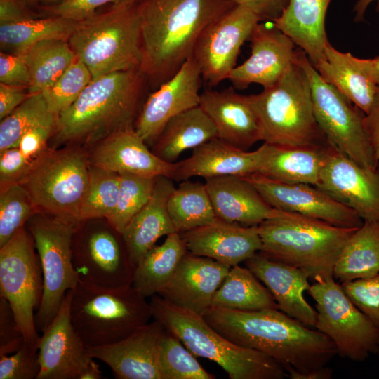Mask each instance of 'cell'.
Listing matches in <instances>:
<instances>
[{"mask_svg": "<svg viewBox=\"0 0 379 379\" xmlns=\"http://www.w3.org/2000/svg\"><path fill=\"white\" fill-rule=\"evenodd\" d=\"M232 343L278 361L291 379H304L338 354L333 343L279 309L239 310L211 307L203 315Z\"/></svg>", "mask_w": 379, "mask_h": 379, "instance_id": "cell-1", "label": "cell"}, {"mask_svg": "<svg viewBox=\"0 0 379 379\" xmlns=\"http://www.w3.org/2000/svg\"><path fill=\"white\" fill-rule=\"evenodd\" d=\"M234 0H141V69L158 88L192 55L211 22Z\"/></svg>", "mask_w": 379, "mask_h": 379, "instance_id": "cell-2", "label": "cell"}, {"mask_svg": "<svg viewBox=\"0 0 379 379\" xmlns=\"http://www.w3.org/2000/svg\"><path fill=\"white\" fill-rule=\"evenodd\" d=\"M145 74L141 68L109 73L92 81L56 119V143H94L133 126Z\"/></svg>", "mask_w": 379, "mask_h": 379, "instance_id": "cell-3", "label": "cell"}, {"mask_svg": "<svg viewBox=\"0 0 379 379\" xmlns=\"http://www.w3.org/2000/svg\"><path fill=\"white\" fill-rule=\"evenodd\" d=\"M258 229L260 253L297 267L315 281L333 277L343 247L357 228L340 227L277 209L276 215L259 224Z\"/></svg>", "mask_w": 379, "mask_h": 379, "instance_id": "cell-4", "label": "cell"}, {"mask_svg": "<svg viewBox=\"0 0 379 379\" xmlns=\"http://www.w3.org/2000/svg\"><path fill=\"white\" fill-rule=\"evenodd\" d=\"M152 317L195 356L216 363L230 379H283L285 368L257 350L238 345L213 328L202 315L178 307L159 295L149 301Z\"/></svg>", "mask_w": 379, "mask_h": 379, "instance_id": "cell-5", "label": "cell"}, {"mask_svg": "<svg viewBox=\"0 0 379 379\" xmlns=\"http://www.w3.org/2000/svg\"><path fill=\"white\" fill-rule=\"evenodd\" d=\"M140 1L116 6L78 22L68 42L92 79L141 68Z\"/></svg>", "mask_w": 379, "mask_h": 379, "instance_id": "cell-6", "label": "cell"}, {"mask_svg": "<svg viewBox=\"0 0 379 379\" xmlns=\"http://www.w3.org/2000/svg\"><path fill=\"white\" fill-rule=\"evenodd\" d=\"M247 97L258 117L264 142L283 146L328 142L317 122L309 81L295 55L277 83Z\"/></svg>", "mask_w": 379, "mask_h": 379, "instance_id": "cell-7", "label": "cell"}, {"mask_svg": "<svg viewBox=\"0 0 379 379\" xmlns=\"http://www.w3.org/2000/svg\"><path fill=\"white\" fill-rule=\"evenodd\" d=\"M70 314L88 347L122 340L152 318L149 302L132 284L104 288L79 282L72 290Z\"/></svg>", "mask_w": 379, "mask_h": 379, "instance_id": "cell-8", "label": "cell"}, {"mask_svg": "<svg viewBox=\"0 0 379 379\" xmlns=\"http://www.w3.org/2000/svg\"><path fill=\"white\" fill-rule=\"evenodd\" d=\"M91 163L77 147L46 149L20 182L28 191L37 212L77 222L86 192Z\"/></svg>", "mask_w": 379, "mask_h": 379, "instance_id": "cell-9", "label": "cell"}, {"mask_svg": "<svg viewBox=\"0 0 379 379\" xmlns=\"http://www.w3.org/2000/svg\"><path fill=\"white\" fill-rule=\"evenodd\" d=\"M79 222L36 212L27 221L43 275V295L35 314L43 333L58 313L67 293L79 283L72 262V239Z\"/></svg>", "mask_w": 379, "mask_h": 379, "instance_id": "cell-10", "label": "cell"}, {"mask_svg": "<svg viewBox=\"0 0 379 379\" xmlns=\"http://www.w3.org/2000/svg\"><path fill=\"white\" fill-rule=\"evenodd\" d=\"M295 59L307 77L317 122L327 141L358 164L374 168V158L364 126L365 113L325 81L300 48Z\"/></svg>", "mask_w": 379, "mask_h": 379, "instance_id": "cell-11", "label": "cell"}, {"mask_svg": "<svg viewBox=\"0 0 379 379\" xmlns=\"http://www.w3.org/2000/svg\"><path fill=\"white\" fill-rule=\"evenodd\" d=\"M307 291L315 302V328L333 343L338 354L363 361L371 354H377L379 330L333 277L317 279Z\"/></svg>", "mask_w": 379, "mask_h": 379, "instance_id": "cell-12", "label": "cell"}, {"mask_svg": "<svg viewBox=\"0 0 379 379\" xmlns=\"http://www.w3.org/2000/svg\"><path fill=\"white\" fill-rule=\"evenodd\" d=\"M34 239L21 227L0 247V297L11 305L25 342L37 345L35 314L43 295V275Z\"/></svg>", "mask_w": 379, "mask_h": 379, "instance_id": "cell-13", "label": "cell"}, {"mask_svg": "<svg viewBox=\"0 0 379 379\" xmlns=\"http://www.w3.org/2000/svg\"><path fill=\"white\" fill-rule=\"evenodd\" d=\"M84 230L81 232L77 225L72 239V262L79 282L104 288L131 285L135 267L122 234L107 221L106 225Z\"/></svg>", "mask_w": 379, "mask_h": 379, "instance_id": "cell-14", "label": "cell"}, {"mask_svg": "<svg viewBox=\"0 0 379 379\" xmlns=\"http://www.w3.org/2000/svg\"><path fill=\"white\" fill-rule=\"evenodd\" d=\"M261 22L251 10L236 4L207 26L200 34L193 51L202 79L211 86L227 79L243 44Z\"/></svg>", "mask_w": 379, "mask_h": 379, "instance_id": "cell-15", "label": "cell"}, {"mask_svg": "<svg viewBox=\"0 0 379 379\" xmlns=\"http://www.w3.org/2000/svg\"><path fill=\"white\" fill-rule=\"evenodd\" d=\"M316 187L363 221L379 222V162L374 168L362 166L328 142Z\"/></svg>", "mask_w": 379, "mask_h": 379, "instance_id": "cell-16", "label": "cell"}, {"mask_svg": "<svg viewBox=\"0 0 379 379\" xmlns=\"http://www.w3.org/2000/svg\"><path fill=\"white\" fill-rule=\"evenodd\" d=\"M246 178L273 208L344 228H359L363 220L351 208L316 186L287 183L255 173Z\"/></svg>", "mask_w": 379, "mask_h": 379, "instance_id": "cell-17", "label": "cell"}, {"mask_svg": "<svg viewBox=\"0 0 379 379\" xmlns=\"http://www.w3.org/2000/svg\"><path fill=\"white\" fill-rule=\"evenodd\" d=\"M202 76L193 55L146 100L135 127L147 144L153 145L168 121L199 105Z\"/></svg>", "mask_w": 379, "mask_h": 379, "instance_id": "cell-18", "label": "cell"}, {"mask_svg": "<svg viewBox=\"0 0 379 379\" xmlns=\"http://www.w3.org/2000/svg\"><path fill=\"white\" fill-rule=\"evenodd\" d=\"M251 55L236 66L227 79L235 89L243 90L252 84L263 88L277 83L294 62L295 44L271 22H260L249 39Z\"/></svg>", "mask_w": 379, "mask_h": 379, "instance_id": "cell-19", "label": "cell"}, {"mask_svg": "<svg viewBox=\"0 0 379 379\" xmlns=\"http://www.w3.org/2000/svg\"><path fill=\"white\" fill-rule=\"evenodd\" d=\"M72 290L68 291L55 317L38 343L40 372L37 379H79L93 359L75 331L70 314Z\"/></svg>", "mask_w": 379, "mask_h": 379, "instance_id": "cell-20", "label": "cell"}, {"mask_svg": "<svg viewBox=\"0 0 379 379\" xmlns=\"http://www.w3.org/2000/svg\"><path fill=\"white\" fill-rule=\"evenodd\" d=\"M164 326L149 322L116 343L88 348L91 356L105 363L119 379H161L159 350Z\"/></svg>", "mask_w": 379, "mask_h": 379, "instance_id": "cell-21", "label": "cell"}, {"mask_svg": "<svg viewBox=\"0 0 379 379\" xmlns=\"http://www.w3.org/2000/svg\"><path fill=\"white\" fill-rule=\"evenodd\" d=\"M231 267L187 251L169 282L157 295L203 316L211 307L213 296Z\"/></svg>", "mask_w": 379, "mask_h": 379, "instance_id": "cell-22", "label": "cell"}, {"mask_svg": "<svg viewBox=\"0 0 379 379\" xmlns=\"http://www.w3.org/2000/svg\"><path fill=\"white\" fill-rule=\"evenodd\" d=\"M91 164L117 173L173 180L175 163H168L150 151L133 126L109 134L93 148Z\"/></svg>", "mask_w": 379, "mask_h": 379, "instance_id": "cell-23", "label": "cell"}, {"mask_svg": "<svg viewBox=\"0 0 379 379\" xmlns=\"http://www.w3.org/2000/svg\"><path fill=\"white\" fill-rule=\"evenodd\" d=\"M180 234L188 252L230 267L245 262L262 249L258 225L246 226L217 218Z\"/></svg>", "mask_w": 379, "mask_h": 379, "instance_id": "cell-24", "label": "cell"}, {"mask_svg": "<svg viewBox=\"0 0 379 379\" xmlns=\"http://www.w3.org/2000/svg\"><path fill=\"white\" fill-rule=\"evenodd\" d=\"M269 144L254 151L244 150L218 138L193 149L191 156L175 162L173 180H187L194 176L205 179L225 175L246 176L258 173L267 155Z\"/></svg>", "mask_w": 379, "mask_h": 379, "instance_id": "cell-25", "label": "cell"}, {"mask_svg": "<svg viewBox=\"0 0 379 379\" xmlns=\"http://www.w3.org/2000/svg\"><path fill=\"white\" fill-rule=\"evenodd\" d=\"M255 276L267 288L279 310L308 327H315L317 311L303 293L310 284L302 270L270 259L260 252L245 261Z\"/></svg>", "mask_w": 379, "mask_h": 379, "instance_id": "cell-26", "label": "cell"}, {"mask_svg": "<svg viewBox=\"0 0 379 379\" xmlns=\"http://www.w3.org/2000/svg\"><path fill=\"white\" fill-rule=\"evenodd\" d=\"M199 105L214 124L218 138L244 150L262 141L254 109L247 95L237 93L233 86L204 91Z\"/></svg>", "mask_w": 379, "mask_h": 379, "instance_id": "cell-27", "label": "cell"}, {"mask_svg": "<svg viewBox=\"0 0 379 379\" xmlns=\"http://www.w3.org/2000/svg\"><path fill=\"white\" fill-rule=\"evenodd\" d=\"M204 185L219 219L253 226L277 213V209L244 176L208 178L205 179Z\"/></svg>", "mask_w": 379, "mask_h": 379, "instance_id": "cell-28", "label": "cell"}, {"mask_svg": "<svg viewBox=\"0 0 379 379\" xmlns=\"http://www.w3.org/2000/svg\"><path fill=\"white\" fill-rule=\"evenodd\" d=\"M172 180L165 176L157 177L149 200L121 233L135 268L160 237L177 232L167 208L168 198L175 188Z\"/></svg>", "mask_w": 379, "mask_h": 379, "instance_id": "cell-29", "label": "cell"}, {"mask_svg": "<svg viewBox=\"0 0 379 379\" xmlns=\"http://www.w3.org/2000/svg\"><path fill=\"white\" fill-rule=\"evenodd\" d=\"M331 0H290L281 15L272 22L288 36L314 67L324 58L328 41L326 11Z\"/></svg>", "mask_w": 379, "mask_h": 379, "instance_id": "cell-30", "label": "cell"}, {"mask_svg": "<svg viewBox=\"0 0 379 379\" xmlns=\"http://www.w3.org/2000/svg\"><path fill=\"white\" fill-rule=\"evenodd\" d=\"M314 67L325 81L355 106L365 114L368 112L378 86L364 67L361 58L350 52H341L328 41L324 58Z\"/></svg>", "mask_w": 379, "mask_h": 379, "instance_id": "cell-31", "label": "cell"}, {"mask_svg": "<svg viewBox=\"0 0 379 379\" xmlns=\"http://www.w3.org/2000/svg\"><path fill=\"white\" fill-rule=\"evenodd\" d=\"M328 143L305 146L268 143V152L258 173L283 182L316 186L324 163Z\"/></svg>", "mask_w": 379, "mask_h": 379, "instance_id": "cell-32", "label": "cell"}, {"mask_svg": "<svg viewBox=\"0 0 379 379\" xmlns=\"http://www.w3.org/2000/svg\"><path fill=\"white\" fill-rule=\"evenodd\" d=\"M218 138L215 126L199 105L172 117L153 144L152 152L168 163L180 154Z\"/></svg>", "mask_w": 379, "mask_h": 379, "instance_id": "cell-33", "label": "cell"}, {"mask_svg": "<svg viewBox=\"0 0 379 379\" xmlns=\"http://www.w3.org/2000/svg\"><path fill=\"white\" fill-rule=\"evenodd\" d=\"M187 252L180 233L167 235L165 241L154 246L135 267L132 286L146 298L157 295L169 282Z\"/></svg>", "mask_w": 379, "mask_h": 379, "instance_id": "cell-34", "label": "cell"}, {"mask_svg": "<svg viewBox=\"0 0 379 379\" xmlns=\"http://www.w3.org/2000/svg\"><path fill=\"white\" fill-rule=\"evenodd\" d=\"M379 273V222L364 221L351 235L334 266L340 284Z\"/></svg>", "mask_w": 379, "mask_h": 379, "instance_id": "cell-35", "label": "cell"}, {"mask_svg": "<svg viewBox=\"0 0 379 379\" xmlns=\"http://www.w3.org/2000/svg\"><path fill=\"white\" fill-rule=\"evenodd\" d=\"M18 55L30 74V94L41 93L51 86L76 60L68 41L45 39L36 42Z\"/></svg>", "mask_w": 379, "mask_h": 379, "instance_id": "cell-36", "label": "cell"}, {"mask_svg": "<svg viewBox=\"0 0 379 379\" xmlns=\"http://www.w3.org/2000/svg\"><path fill=\"white\" fill-rule=\"evenodd\" d=\"M211 307L239 310L279 309L272 295L248 268L232 267L215 292Z\"/></svg>", "mask_w": 379, "mask_h": 379, "instance_id": "cell-37", "label": "cell"}, {"mask_svg": "<svg viewBox=\"0 0 379 379\" xmlns=\"http://www.w3.org/2000/svg\"><path fill=\"white\" fill-rule=\"evenodd\" d=\"M167 208L178 233L208 225L218 218L205 185L199 182L183 180L171 194Z\"/></svg>", "mask_w": 379, "mask_h": 379, "instance_id": "cell-38", "label": "cell"}, {"mask_svg": "<svg viewBox=\"0 0 379 379\" xmlns=\"http://www.w3.org/2000/svg\"><path fill=\"white\" fill-rule=\"evenodd\" d=\"M78 22L59 16L0 25V46L7 53L19 55L45 39L68 41Z\"/></svg>", "mask_w": 379, "mask_h": 379, "instance_id": "cell-39", "label": "cell"}, {"mask_svg": "<svg viewBox=\"0 0 379 379\" xmlns=\"http://www.w3.org/2000/svg\"><path fill=\"white\" fill-rule=\"evenodd\" d=\"M56 119L41 93L30 94L1 120L0 152L17 147L22 135L30 128L42 124H55Z\"/></svg>", "mask_w": 379, "mask_h": 379, "instance_id": "cell-40", "label": "cell"}, {"mask_svg": "<svg viewBox=\"0 0 379 379\" xmlns=\"http://www.w3.org/2000/svg\"><path fill=\"white\" fill-rule=\"evenodd\" d=\"M120 175L91 164L88 186L80 205V221L107 218L119 194Z\"/></svg>", "mask_w": 379, "mask_h": 379, "instance_id": "cell-41", "label": "cell"}, {"mask_svg": "<svg viewBox=\"0 0 379 379\" xmlns=\"http://www.w3.org/2000/svg\"><path fill=\"white\" fill-rule=\"evenodd\" d=\"M175 335L165 329L159 350L161 379H214Z\"/></svg>", "mask_w": 379, "mask_h": 379, "instance_id": "cell-42", "label": "cell"}, {"mask_svg": "<svg viewBox=\"0 0 379 379\" xmlns=\"http://www.w3.org/2000/svg\"><path fill=\"white\" fill-rule=\"evenodd\" d=\"M120 175V188L117 204L105 219L121 234L132 218L149 200L157 177L130 173Z\"/></svg>", "mask_w": 379, "mask_h": 379, "instance_id": "cell-43", "label": "cell"}, {"mask_svg": "<svg viewBox=\"0 0 379 379\" xmlns=\"http://www.w3.org/2000/svg\"><path fill=\"white\" fill-rule=\"evenodd\" d=\"M37 212L32 199L20 183L0 190V247Z\"/></svg>", "mask_w": 379, "mask_h": 379, "instance_id": "cell-44", "label": "cell"}, {"mask_svg": "<svg viewBox=\"0 0 379 379\" xmlns=\"http://www.w3.org/2000/svg\"><path fill=\"white\" fill-rule=\"evenodd\" d=\"M91 81L88 68L76 59L51 86L41 93L50 110L58 117L74 102Z\"/></svg>", "mask_w": 379, "mask_h": 379, "instance_id": "cell-45", "label": "cell"}, {"mask_svg": "<svg viewBox=\"0 0 379 379\" xmlns=\"http://www.w3.org/2000/svg\"><path fill=\"white\" fill-rule=\"evenodd\" d=\"M40 369L37 345L24 342L13 353L0 356V379H37Z\"/></svg>", "mask_w": 379, "mask_h": 379, "instance_id": "cell-46", "label": "cell"}, {"mask_svg": "<svg viewBox=\"0 0 379 379\" xmlns=\"http://www.w3.org/2000/svg\"><path fill=\"white\" fill-rule=\"evenodd\" d=\"M341 286L351 301L379 330V273Z\"/></svg>", "mask_w": 379, "mask_h": 379, "instance_id": "cell-47", "label": "cell"}, {"mask_svg": "<svg viewBox=\"0 0 379 379\" xmlns=\"http://www.w3.org/2000/svg\"><path fill=\"white\" fill-rule=\"evenodd\" d=\"M140 0H65L46 6L47 13L80 22L98 14V9L110 5L112 8Z\"/></svg>", "mask_w": 379, "mask_h": 379, "instance_id": "cell-48", "label": "cell"}, {"mask_svg": "<svg viewBox=\"0 0 379 379\" xmlns=\"http://www.w3.org/2000/svg\"><path fill=\"white\" fill-rule=\"evenodd\" d=\"M33 161L27 159L17 147L0 152V189L20 183L29 172Z\"/></svg>", "mask_w": 379, "mask_h": 379, "instance_id": "cell-49", "label": "cell"}, {"mask_svg": "<svg viewBox=\"0 0 379 379\" xmlns=\"http://www.w3.org/2000/svg\"><path fill=\"white\" fill-rule=\"evenodd\" d=\"M24 342L23 333L11 305L0 297V356L13 353Z\"/></svg>", "mask_w": 379, "mask_h": 379, "instance_id": "cell-50", "label": "cell"}, {"mask_svg": "<svg viewBox=\"0 0 379 379\" xmlns=\"http://www.w3.org/2000/svg\"><path fill=\"white\" fill-rule=\"evenodd\" d=\"M30 81L29 69L21 56L1 52L0 83L28 88Z\"/></svg>", "mask_w": 379, "mask_h": 379, "instance_id": "cell-51", "label": "cell"}, {"mask_svg": "<svg viewBox=\"0 0 379 379\" xmlns=\"http://www.w3.org/2000/svg\"><path fill=\"white\" fill-rule=\"evenodd\" d=\"M55 124H42L28 130L20 138L17 147L29 159L34 160L46 147Z\"/></svg>", "mask_w": 379, "mask_h": 379, "instance_id": "cell-52", "label": "cell"}, {"mask_svg": "<svg viewBox=\"0 0 379 379\" xmlns=\"http://www.w3.org/2000/svg\"><path fill=\"white\" fill-rule=\"evenodd\" d=\"M290 0H234L236 4L247 7L262 20L274 21L287 7Z\"/></svg>", "mask_w": 379, "mask_h": 379, "instance_id": "cell-53", "label": "cell"}, {"mask_svg": "<svg viewBox=\"0 0 379 379\" xmlns=\"http://www.w3.org/2000/svg\"><path fill=\"white\" fill-rule=\"evenodd\" d=\"M37 18L20 0H0V25L15 23Z\"/></svg>", "mask_w": 379, "mask_h": 379, "instance_id": "cell-54", "label": "cell"}, {"mask_svg": "<svg viewBox=\"0 0 379 379\" xmlns=\"http://www.w3.org/2000/svg\"><path fill=\"white\" fill-rule=\"evenodd\" d=\"M22 86L0 83V119H3L22 104L30 95Z\"/></svg>", "mask_w": 379, "mask_h": 379, "instance_id": "cell-55", "label": "cell"}, {"mask_svg": "<svg viewBox=\"0 0 379 379\" xmlns=\"http://www.w3.org/2000/svg\"><path fill=\"white\" fill-rule=\"evenodd\" d=\"M364 126L374 158L379 162V86L371 107L365 114Z\"/></svg>", "mask_w": 379, "mask_h": 379, "instance_id": "cell-56", "label": "cell"}, {"mask_svg": "<svg viewBox=\"0 0 379 379\" xmlns=\"http://www.w3.org/2000/svg\"><path fill=\"white\" fill-rule=\"evenodd\" d=\"M361 62L369 76L379 86V56L369 59L361 58Z\"/></svg>", "mask_w": 379, "mask_h": 379, "instance_id": "cell-57", "label": "cell"}, {"mask_svg": "<svg viewBox=\"0 0 379 379\" xmlns=\"http://www.w3.org/2000/svg\"><path fill=\"white\" fill-rule=\"evenodd\" d=\"M102 378V371L93 358L80 374L79 379H100Z\"/></svg>", "mask_w": 379, "mask_h": 379, "instance_id": "cell-58", "label": "cell"}, {"mask_svg": "<svg viewBox=\"0 0 379 379\" xmlns=\"http://www.w3.org/2000/svg\"><path fill=\"white\" fill-rule=\"evenodd\" d=\"M374 1H378L377 10L379 11V0H357L353 11L355 12L354 21L360 22L364 19L368 6Z\"/></svg>", "mask_w": 379, "mask_h": 379, "instance_id": "cell-59", "label": "cell"}, {"mask_svg": "<svg viewBox=\"0 0 379 379\" xmlns=\"http://www.w3.org/2000/svg\"><path fill=\"white\" fill-rule=\"evenodd\" d=\"M65 0H40V2L45 6H53L58 4Z\"/></svg>", "mask_w": 379, "mask_h": 379, "instance_id": "cell-60", "label": "cell"}, {"mask_svg": "<svg viewBox=\"0 0 379 379\" xmlns=\"http://www.w3.org/2000/svg\"><path fill=\"white\" fill-rule=\"evenodd\" d=\"M22 2H24L27 6L34 5L36 4L37 2L40 1V0H20Z\"/></svg>", "mask_w": 379, "mask_h": 379, "instance_id": "cell-61", "label": "cell"}, {"mask_svg": "<svg viewBox=\"0 0 379 379\" xmlns=\"http://www.w3.org/2000/svg\"><path fill=\"white\" fill-rule=\"evenodd\" d=\"M377 354H378V359H379V347H378V350Z\"/></svg>", "mask_w": 379, "mask_h": 379, "instance_id": "cell-62", "label": "cell"}]
</instances>
